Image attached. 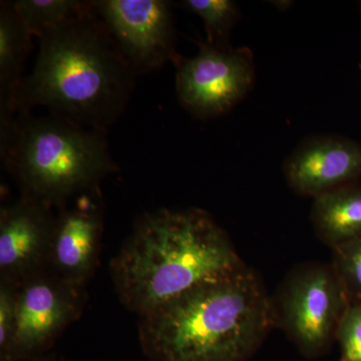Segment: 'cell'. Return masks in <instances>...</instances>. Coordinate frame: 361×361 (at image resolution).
<instances>
[{
    "label": "cell",
    "mask_w": 361,
    "mask_h": 361,
    "mask_svg": "<svg viewBox=\"0 0 361 361\" xmlns=\"http://www.w3.org/2000/svg\"><path fill=\"white\" fill-rule=\"evenodd\" d=\"M16 286L0 282V360H6L16 332Z\"/></svg>",
    "instance_id": "18"
},
{
    "label": "cell",
    "mask_w": 361,
    "mask_h": 361,
    "mask_svg": "<svg viewBox=\"0 0 361 361\" xmlns=\"http://www.w3.org/2000/svg\"><path fill=\"white\" fill-rule=\"evenodd\" d=\"M275 323L308 356L336 339L349 301L331 264L311 263L292 271L273 300Z\"/></svg>",
    "instance_id": "5"
},
{
    "label": "cell",
    "mask_w": 361,
    "mask_h": 361,
    "mask_svg": "<svg viewBox=\"0 0 361 361\" xmlns=\"http://www.w3.org/2000/svg\"><path fill=\"white\" fill-rule=\"evenodd\" d=\"M310 219L318 239L332 249L361 237V185H348L313 199Z\"/></svg>",
    "instance_id": "13"
},
{
    "label": "cell",
    "mask_w": 361,
    "mask_h": 361,
    "mask_svg": "<svg viewBox=\"0 0 361 361\" xmlns=\"http://www.w3.org/2000/svg\"><path fill=\"white\" fill-rule=\"evenodd\" d=\"M4 166L21 195L54 209L101 188L118 171L106 133L54 115L20 113L0 134Z\"/></svg>",
    "instance_id": "4"
},
{
    "label": "cell",
    "mask_w": 361,
    "mask_h": 361,
    "mask_svg": "<svg viewBox=\"0 0 361 361\" xmlns=\"http://www.w3.org/2000/svg\"><path fill=\"white\" fill-rule=\"evenodd\" d=\"M32 33L14 8L0 4V134L18 116V97L26 59L32 49Z\"/></svg>",
    "instance_id": "12"
},
{
    "label": "cell",
    "mask_w": 361,
    "mask_h": 361,
    "mask_svg": "<svg viewBox=\"0 0 361 361\" xmlns=\"http://www.w3.org/2000/svg\"><path fill=\"white\" fill-rule=\"evenodd\" d=\"M94 11L137 75L179 58L171 2L165 0H97Z\"/></svg>",
    "instance_id": "8"
},
{
    "label": "cell",
    "mask_w": 361,
    "mask_h": 361,
    "mask_svg": "<svg viewBox=\"0 0 361 361\" xmlns=\"http://www.w3.org/2000/svg\"><path fill=\"white\" fill-rule=\"evenodd\" d=\"M78 0H16L13 1L16 13L33 37H39L70 20L85 6Z\"/></svg>",
    "instance_id": "14"
},
{
    "label": "cell",
    "mask_w": 361,
    "mask_h": 361,
    "mask_svg": "<svg viewBox=\"0 0 361 361\" xmlns=\"http://www.w3.org/2000/svg\"><path fill=\"white\" fill-rule=\"evenodd\" d=\"M360 9H361V1L360 2Z\"/></svg>",
    "instance_id": "20"
},
{
    "label": "cell",
    "mask_w": 361,
    "mask_h": 361,
    "mask_svg": "<svg viewBox=\"0 0 361 361\" xmlns=\"http://www.w3.org/2000/svg\"><path fill=\"white\" fill-rule=\"evenodd\" d=\"M193 58L179 56L176 89L180 104L195 118H218L229 113L255 82L254 54L247 47L203 42Z\"/></svg>",
    "instance_id": "6"
},
{
    "label": "cell",
    "mask_w": 361,
    "mask_h": 361,
    "mask_svg": "<svg viewBox=\"0 0 361 361\" xmlns=\"http://www.w3.org/2000/svg\"><path fill=\"white\" fill-rule=\"evenodd\" d=\"M360 68H361V65H360Z\"/></svg>",
    "instance_id": "21"
},
{
    "label": "cell",
    "mask_w": 361,
    "mask_h": 361,
    "mask_svg": "<svg viewBox=\"0 0 361 361\" xmlns=\"http://www.w3.org/2000/svg\"><path fill=\"white\" fill-rule=\"evenodd\" d=\"M139 318L151 361H246L276 325L272 299L247 266Z\"/></svg>",
    "instance_id": "3"
},
{
    "label": "cell",
    "mask_w": 361,
    "mask_h": 361,
    "mask_svg": "<svg viewBox=\"0 0 361 361\" xmlns=\"http://www.w3.org/2000/svg\"><path fill=\"white\" fill-rule=\"evenodd\" d=\"M49 269L71 283L87 286L94 276L104 231L101 188L56 209Z\"/></svg>",
    "instance_id": "10"
},
{
    "label": "cell",
    "mask_w": 361,
    "mask_h": 361,
    "mask_svg": "<svg viewBox=\"0 0 361 361\" xmlns=\"http://www.w3.org/2000/svg\"><path fill=\"white\" fill-rule=\"evenodd\" d=\"M246 266L205 210L163 208L135 220L110 274L121 303L140 317Z\"/></svg>",
    "instance_id": "1"
},
{
    "label": "cell",
    "mask_w": 361,
    "mask_h": 361,
    "mask_svg": "<svg viewBox=\"0 0 361 361\" xmlns=\"http://www.w3.org/2000/svg\"><path fill=\"white\" fill-rule=\"evenodd\" d=\"M331 266L350 305L361 304V237L332 249Z\"/></svg>",
    "instance_id": "16"
},
{
    "label": "cell",
    "mask_w": 361,
    "mask_h": 361,
    "mask_svg": "<svg viewBox=\"0 0 361 361\" xmlns=\"http://www.w3.org/2000/svg\"><path fill=\"white\" fill-rule=\"evenodd\" d=\"M180 4L188 13L200 16L205 25L208 44L229 45L230 35L240 18L237 2L233 0H185Z\"/></svg>",
    "instance_id": "15"
},
{
    "label": "cell",
    "mask_w": 361,
    "mask_h": 361,
    "mask_svg": "<svg viewBox=\"0 0 361 361\" xmlns=\"http://www.w3.org/2000/svg\"><path fill=\"white\" fill-rule=\"evenodd\" d=\"M336 339L341 344V361H361V304L349 306L339 324Z\"/></svg>",
    "instance_id": "17"
},
{
    "label": "cell",
    "mask_w": 361,
    "mask_h": 361,
    "mask_svg": "<svg viewBox=\"0 0 361 361\" xmlns=\"http://www.w3.org/2000/svg\"><path fill=\"white\" fill-rule=\"evenodd\" d=\"M16 286V332L4 361L47 355L87 304V286L71 283L49 269Z\"/></svg>",
    "instance_id": "7"
},
{
    "label": "cell",
    "mask_w": 361,
    "mask_h": 361,
    "mask_svg": "<svg viewBox=\"0 0 361 361\" xmlns=\"http://www.w3.org/2000/svg\"><path fill=\"white\" fill-rule=\"evenodd\" d=\"M23 196L0 211V282L18 285L49 269L56 213Z\"/></svg>",
    "instance_id": "9"
},
{
    "label": "cell",
    "mask_w": 361,
    "mask_h": 361,
    "mask_svg": "<svg viewBox=\"0 0 361 361\" xmlns=\"http://www.w3.org/2000/svg\"><path fill=\"white\" fill-rule=\"evenodd\" d=\"M37 39L39 56L21 82L18 115L42 106L80 127L106 133L127 108L137 75L92 2Z\"/></svg>",
    "instance_id": "2"
},
{
    "label": "cell",
    "mask_w": 361,
    "mask_h": 361,
    "mask_svg": "<svg viewBox=\"0 0 361 361\" xmlns=\"http://www.w3.org/2000/svg\"><path fill=\"white\" fill-rule=\"evenodd\" d=\"M287 184L295 193L317 198L361 179V142L336 135L306 137L284 161Z\"/></svg>",
    "instance_id": "11"
},
{
    "label": "cell",
    "mask_w": 361,
    "mask_h": 361,
    "mask_svg": "<svg viewBox=\"0 0 361 361\" xmlns=\"http://www.w3.org/2000/svg\"><path fill=\"white\" fill-rule=\"evenodd\" d=\"M20 361H65L59 357L58 355H44L37 356V357L30 358V360H20Z\"/></svg>",
    "instance_id": "19"
}]
</instances>
